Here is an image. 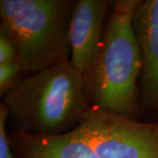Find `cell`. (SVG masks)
I'll return each mask as SVG.
<instances>
[{"label": "cell", "mask_w": 158, "mask_h": 158, "mask_svg": "<svg viewBox=\"0 0 158 158\" xmlns=\"http://www.w3.org/2000/svg\"><path fill=\"white\" fill-rule=\"evenodd\" d=\"M72 0H1L0 32L17 48L27 75L70 59Z\"/></svg>", "instance_id": "3957f363"}, {"label": "cell", "mask_w": 158, "mask_h": 158, "mask_svg": "<svg viewBox=\"0 0 158 158\" xmlns=\"http://www.w3.org/2000/svg\"><path fill=\"white\" fill-rule=\"evenodd\" d=\"M132 22L141 56V106L158 115V0H139Z\"/></svg>", "instance_id": "5b68a950"}, {"label": "cell", "mask_w": 158, "mask_h": 158, "mask_svg": "<svg viewBox=\"0 0 158 158\" xmlns=\"http://www.w3.org/2000/svg\"><path fill=\"white\" fill-rule=\"evenodd\" d=\"M77 128L98 158H158V121L141 122L90 107Z\"/></svg>", "instance_id": "277c9868"}, {"label": "cell", "mask_w": 158, "mask_h": 158, "mask_svg": "<svg viewBox=\"0 0 158 158\" xmlns=\"http://www.w3.org/2000/svg\"><path fill=\"white\" fill-rule=\"evenodd\" d=\"M3 98L11 130L34 135L75 129L90 108L85 77L69 61L25 76Z\"/></svg>", "instance_id": "6da1fadb"}, {"label": "cell", "mask_w": 158, "mask_h": 158, "mask_svg": "<svg viewBox=\"0 0 158 158\" xmlns=\"http://www.w3.org/2000/svg\"><path fill=\"white\" fill-rule=\"evenodd\" d=\"M138 2L113 3L96 56L85 76L90 107L132 118H137L141 107L138 88L141 56L132 22Z\"/></svg>", "instance_id": "7a4b0ae2"}, {"label": "cell", "mask_w": 158, "mask_h": 158, "mask_svg": "<svg viewBox=\"0 0 158 158\" xmlns=\"http://www.w3.org/2000/svg\"><path fill=\"white\" fill-rule=\"evenodd\" d=\"M8 121V113L4 105H0V158H15L11 150L6 124Z\"/></svg>", "instance_id": "9c48e42d"}, {"label": "cell", "mask_w": 158, "mask_h": 158, "mask_svg": "<svg viewBox=\"0 0 158 158\" xmlns=\"http://www.w3.org/2000/svg\"><path fill=\"white\" fill-rule=\"evenodd\" d=\"M27 76L19 60L0 64V95L4 97Z\"/></svg>", "instance_id": "ba28073f"}, {"label": "cell", "mask_w": 158, "mask_h": 158, "mask_svg": "<svg viewBox=\"0 0 158 158\" xmlns=\"http://www.w3.org/2000/svg\"><path fill=\"white\" fill-rule=\"evenodd\" d=\"M19 60L17 48L11 40L0 32V64Z\"/></svg>", "instance_id": "30bf717a"}, {"label": "cell", "mask_w": 158, "mask_h": 158, "mask_svg": "<svg viewBox=\"0 0 158 158\" xmlns=\"http://www.w3.org/2000/svg\"><path fill=\"white\" fill-rule=\"evenodd\" d=\"M112 1H75L69 25V62L85 77L96 56Z\"/></svg>", "instance_id": "8992f818"}, {"label": "cell", "mask_w": 158, "mask_h": 158, "mask_svg": "<svg viewBox=\"0 0 158 158\" xmlns=\"http://www.w3.org/2000/svg\"><path fill=\"white\" fill-rule=\"evenodd\" d=\"M8 137L15 158H98L77 127L64 134L44 135L11 129Z\"/></svg>", "instance_id": "52a82bcc"}]
</instances>
